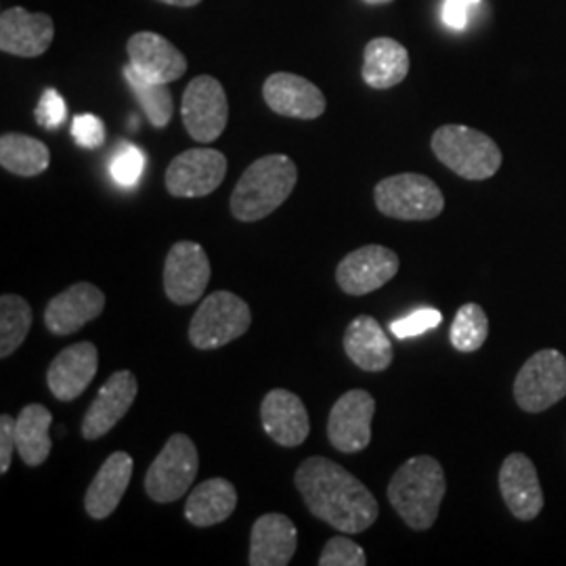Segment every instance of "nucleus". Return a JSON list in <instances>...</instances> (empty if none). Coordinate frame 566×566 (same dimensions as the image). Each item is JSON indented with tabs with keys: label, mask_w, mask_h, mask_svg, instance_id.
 I'll return each mask as SVG.
<instances>
[{
	"label": "nucleus",
	"mask_w": 566,
	"mask_h": 566,
	"mask_svg": "<svg viewBox=\"0 0 566 566\" xmlns=\"http://www.w3.org/2000/svg\"><path fill=\"white\" fill-rule=\"evenodd\" d=\"M200 470L198 447L187 434H172L145 474V491L158 504H172L191 489Z\"/></svg>",
	"instance_id": "7"
},
{
	"label": "nucleus",
	"mask_w": 566,
	"mask_h": 566,
	"mask_svg": "<svg viewBox=\"0 0 566 566\" xmlns=\"http://www.w3.org/2000/svg\"><path fill=\"white\" fill-rule=\"evenodd\" d=\"M308 512L325 525L357 535L378 521L380 506L374 493L343 465L313 455L298 465L294 476Z\"/></svg>",
	"instance_id": "1"
},
{
	"label": "nucleus",
	"mask_w": 566,
	"mask_h": 566,
	"mask_svg": "<svg viewBox=\"0 0 566 566\" xmlns=\"http://www.w3.org/2000/svg\"><path fill=\"white\" fill-rule=\"evenodd\" d=\"M133 468L135 462L126 451H116L103 462L84 497V507L91 518L103 521L116 512L126 489L130 485Z\"/></svg>",
	"instance_id": "23"
},
{
	"label": "nucleus",
	"mask_w": 566,
	"mask_h": 566,
	"mask_svg": "<svg viewBox=\"0 0 566 566\" xmlns=\"http://www.w3.org/2000/svg\"><path fill=\"white\" fill-rule=\"evenodd\" d=\"M374 202L385 217L397 221H432L446 208L439 185L416 172L382 179L374 189Z\"/></svg>",
	"instance_id": "5"
},
{
	"label": "nucleus",
	"mask_w": 566,
	"mask_h": 566,
	"mask_svg": "<svg viewBox=\"0 0 566 566\" xmlns=\"http://www.w3.org/2000/svg\"><path fill=\"white\" fill-rule=\"evenodd\" d=\"M0 164L11 175L39 177L51 164V151L41 139L7 133L0 137Z\"/></svg>",
	"instance_id": "28"
},
{
	"label": "nucleus",
	"mask_w": 566,
	"mask_h": 566,
	"mask_svg": "<svg viewBox=\"0 0 566 566\" xmlns=\"http://www.w3.org/2000/svg\"><path fill=\"white\" fill-rule=\"evenodd\" d=\"M126 53L130 65L149 81L170 84L187 72V60L181 51L156 32L133 34L126 44Z\"/></svg>",
	"instance_id": "21"
},
{
	"label": "nucleus",
	"mask_w": 566,
	"mask_h": 566,
	"mask_svg": "<svg viewBox=\"0 0 566 566\" xmlns=\"http://www.w3.org/2000/svg\"><path fill=\"white\" fill-rule=\"evenodd\" d=\"M344 353L346 357L364 371H385L392 364V344L388 340L385 329L371 317H355L344 332Z\"/></svg>",
	"instance_id": "24"
},
{
	"label": "nucleus",
	"mask_w": 566,
	"mask_h": 566,
	"mask_svg": "<svg viewBox=\"0 0 566 566\" xmlns=\"http://www.w3.org/2000/svg\"><path fill=\"white\" fill-rule=\"evenodd\" d=\"M566 397V357L556 348L537 350L514 380V401L526 413H542Z\"/></svg>",
	"instance_id": "8"
},
{
	"label": "nucleus",
	"mask_w": 566,
	"mask_h": 566,
	"mask_svg": "<svg viewBox=\"0 0 566 566\" xmlns=\"http://www.w3.org/2000/svg\"><path fill=\"white\" fill-rule=\"evenodd\" d=\"M105 308V294L97 285L78 282L51 298L44 311V325L55 336H70L97 319Z\"/></svg>",
	"instance_id": "17"
},
{
	"label": "nucleus",
	"mask_w": 566,
	"mask_h": 566,
	"mask_svg": "<svg viewBox=\"0 0 566 566\" xmlns=\"http://www.w3.org/2000/svg\"><path fill=\"white\" fill-rule=\"evenodd\" d=\"M51 424L53 413L44 405H25L21 409L20 418L15 420V441L23 464L36 468L49 460L53 449L49 434Z\"/></svg>",
	"instance_id": "27"
},
{
	"label": "nucleus",
	"mask_w": 566,
	"mask_h": 566,
	"mask_svg": "<svg viewBox=\"0 0 566 566\" xmlns=\"http://www.w3.org/2000/svg\"><path fill=\"white\" fill-rule=\"evenodd\" d=\"M430 147L437 160L465 181H485L497 175L504 156L489 135L464 124H446L434 130Z\"/></svg>",
	"instance_id": "4"
},
{
	"label": "nucleus",
	"mask_w": 566,
	"mask_h": 566,
	"mask_svg": "<svg viewBox=\"0 0 566 566\" xmlns=\"http://www.w3.org/2000/svg\"><path fill=\"white\" fill-rule=\"evenodd\" d=\"M65 114H67V109H65L63 97H61L55 88H46V91L42 93L36 112H34L36 122L41 124L42 128L53 130V128H57V126L63 124Z\"/></svg>",
	"instance_id": "36"
},
{
	"label": "nucleus",
	"mask_w": 566,
	"mask_h": 566,
	"mask_svg": "<svg viewBox=\"0 0 566 566\" xmlns=\"http://www.w3.org/2000/svg\"><path fill=\"white\" fill-rule=\"evenodd\" d=\"M296 181L298 168L287 156H264L243 170L231 196V214L242 223L266 219L290 198Z\"/></svg>",
	"instance_id": "3"
},
{
	"label": "nucleus",
	"mask_w": 566,
	"mask_h": 566,
	"mask_svg": "<svg viewBox=\"0 0 566 566\" xmlns=\"http://www.w3.org/2000/svg\"><path fill=\"white\" fill-rule=\"evenodd\" d=\"M409 53L401 42L380 36L367 42L364 53L365 84L376 91H388L407 78Z\"/></svg>",
	"instance_id": "25"
},
{
	"label": "nucleus",
	"mask_w": 566,
	"mask_h": 566,
	"mask_svg": "<svg viewBox=\"0 0 566 566\" xmlns=\"http://www.w3.org/2000/svg\"><path fill=\"white\" fill-rule=\"evenodd\" d=\"M122 74L126 78V84L130 86L135 99L142 105L143 114L149 124L156 128L168 126V122L172 120V114H175V103H172V93L168 84L145 78L142 72H137L130 63L124 65Z\"/></svg>",
	"instance_id": "29"
},
{
	"label": "nucleus",
	"mask_w": 566,
	"mask_h": 566,
	"mask_svg": "<svg viewBox=\"0 0 566 566\" xmlns=\"http://www.w3.org/2000/svg\"><path fill=\"white\" fill-rule=\"evenodd\" d=\"M446 493V470L430 455L407 460L388 483L390 506L413 531H428L437 523Z\"/></svg>",
	"instance_id": "2"
},
{
	"label": "nucleus",
	"mask_w": 566,
	"mask_h": 566,
	"mask_svg": "<svg viewBox=\"0 0 566 566\" xmlns=\"http://www.w3.org/2000/svg\"><path fill=\"white\" fill-rule=\"evenodd\" d=\"M55 39V23L46 13L11 7L0 15V51L15 57H41Z\"/></svg>",
	"instance_id": "16"
},
{
	"label": "nucleus",
	"mask_w": 566,
	"mask_h": 566,
	"mask_svg": "<svg viewBox=\"0 0 566 566\" xmlns=\"http://www.w3.org/2000/svg\"><path fill=\"white\" fill-rule=\"evenodd\" d=\"M399 264L390 248L369 243L344 256L336 269V282L344 294L365 296L390 282L399 273Z\"/></svg>",
	"instance_id": "13"
},
{
	"label": "nucleus",
	"mask_w": 566,
	"mask_h": 566,
	"mask_svg": "<svg viewBox=\"0 0 566 566\" xmlns=\"http://www.w3.org/2000/svg\"><path fill=\"white\" fill-rule=\"evenodd\" d=\"M181 118L193 142H217L229 120L223 84L212 76H198L189 82L182 93Z\"/></svg>",
	"instance_id": "9"
},
{
	"label": "nucleus",
	"mask_w": 566,
	"mask_h": 566,
	"mask_svg": "<svg viewBox=\"0 0 566 566\" xmlns=\"http://www.w3.org/2000/svg\"><path fill=\"white\" fill-rule=\"evenodd\" d=\"M376 399L361 388L348 390L334 403L327 418V441L340 453H361L371 443Z\"/></svg>",
	"instance_id": "11"
},
{
	"label": "nucleus",
	"mask_w": 566,
	"mask_h": 566,
	"mask_svg": "<svg viewBox=\"0 0 566 566\" xmlns=\"http://www.w3.org/2000/svg\"><path fill=\"white\" fill-rule=\"evenodd\" d=\"M158 2H164V4H170V7H196V4H200L202 0H158Z\"/></svg>",
	"instance_id": "39"
},
{
	"label": "nucleus",
	"mask_w": 566,
	"mask_h": 566,
	"mask_svg": "<svg viewBox=\"0 0 566 566\" xmlns=\"http://www.w3.org/2000/svg\"><path fill=\"white\" fill-rule=\"evenodd\" d=\"M32 327V306L18 294L0 298V357L7 359L20 348Z\"/></svg>",
	"instance_id": "30"
},
{
	"label": "nucleus",
	"mask_w": 566,
	"mask_h": 566,
	"mask_svg": "<svg viewBox=\"0 0 566 566\" xmlns=\"http://www.w3.org/2000/svg\"><path fill=\"white\" fill-rule=\"evenodd\" d=\"M441 322H443L441 311H437V308H420V311H413L411 315H407L403 319L392 322L390 324V332L399 340H407V338H413V336H422L428 329H434Z\"/></svg>",
	"instance_id": "34"
},
{
	"label": "nucleus",
	"mask_w": 566,
	"mask_h": 566,
	"mask_svg": "<svg viewBox=\"0 0 566 566\" xmlns=\"http://www.w3.org/2000/svg\"><path fill=\"white\" fill-rule=\"evenodd\" d=\"M298 547V531L285 514H264L250 535L248 563L252 566H285Z\"/></svg>",
	"instance_id": "22"
},
{
	"label": "nucleus",
	"mask_w": 566,
	"mask_h": 566,
	"mask_svg": "<svg viewBox=\"0 0 566 566\" xmlns=\"http://www.w3.org/2000/svg\"><path fill=\"white\" fill-rule=\"evenodd\" d=\"M227 158L217 149L198 147L179 154L166 170V189L175 198H203L224 181Z\"/></svg>",
	"instance_id": "10"
},
{
	"label": "nucleus",
	"mask_w": 566,
	"mask_h": 566,
	"mask_svg": "<svg viewBox=\"0 0 566 566\" xmlns=\"http://www.w3.org/2000/svg\"><path fill=\"white\" fill-rule=\"evenodd\" d=\"M15 449H18L15 420L9 413H2L0 416V474L9 472Z\"/></svg>",
	"instance_id": "37"
},
{
	"label": "nucleus",
	"mask_w": 566,
	"mask_h": 566,
	"mask_svg": "<svg viewBox=\"0 0 566 566\" xmlns=\"http://www.w3.org/2000/svg\"><path fill=\"white\" fill-rule=\"evenodd\" d=\"M72 137L84 149H97L105 142V126L102 118L93 114H81L72 122Z\"/></svg>",
	"instance_id": "35"
},
{
	"label": "nucleus",
	"mask_w": 566,
	"mask_h": 566,
	"mask_svg": "<svg viewBox=\"0 0 566 566\" xmlns=\"http://www.w3.org/2000/svg\"><path fill=\"white\" fill-rule=\"evenodd\" d=\"M481 0H446L443 7V21L453 30H464L468 23L470 9L476 7Z\"/></svg>",
	"instance_id": "38"
},
{
	"label": "nucleus",
	"mask_w": 566,
	"mask_h": 566,
	"mask_svg": "<svg viewBox=\"0 0 566 566\" xmlns=\"http://www.w3.org/2000/svg\"><path fill=\"white\" fill-rule=\"evenodd\" d=\"M250 324L252 311L243 298L227 290L214 292L198 306L189 324V340L200 350L221 348L242 338Z\"/></svg>",
	"instance_id": "6"
},
{
	"label": "nucleus",
	"mask_w": 566,
	"mask_h": 566,
	"mask_svg": "<svg viewBox=\"0 0 566 566\" xmlns=\"http://www.w3.org/2000/svg\"><path fill=\"white\" fill-rule=\"evenodd\" d=\"M264 103L280 116L296 120H315L324 116V93L298 74L275 72L263 84Z\"/></svg>",
	"instance_id": "18"
},
{
	"label": "nucleus",
	"mask_w": 566,
	"mask_h": 566,
	"mask_svg": "<svg viewBox=\"0 0 566 566\" xmlns=\"http://www.w3.org/2000/svg\"><path fill=\"white\" fill-rule=\"evenodd\" d=\"M210 259L200 243L177 242L164 263V292L170 303H198L210 283Z\"/></svg>",
	"instance_id": "12"
},
{
	"label": "nucleus",
	"mask_w": 566,
	"mask_h": 566,
	"mask_svg": "<svg viewBox=\"0 0 566 566\" xmlns=\"http://www.w3.org/2000/svg\"><path fill=\"white\" fill-rule=\"evenodd\" d=\"M365 549L344 535L332 537L319 556V566H365Z\"/></svg>",
	"instance_id": "33"
},
{
	"label": "nucleus",
	"mask_w": 566,
	"mask_h": 566,
	"mask_svg": "<svg viewBox=\"0 0 566 566\" xmlns=\"http://www.w3.org/2000/svg\"><path fill=\"white\" fill-rule=\"evenodd\" d=\"M137 392H139V380L133 371L120 369L112 374L82 420V437L86 441H97L109 430H114L135 403Z\"/></svg>",
	"instance_id": "14"
},
{
	"label": "nucleus",
	"mask_w": 566,
	"mask_h": 566,
	"mask_svg": "<svg viewBox=\"0 0 566 566\" xmlns=\"http://www.w3.org/2000/svg\"><path fill=\"white\" fill-rule=\"evenodd\" d=\"M261 420L271 441L282 447H301L311 432L303 399L285 388H273L264 395Z\"/></svg>",
	"instance_id": "20"
},
{
	"label": "nucleus",
	"mask_w": 566,
	"mask_h": 566,
	"mask_svg": "<svg viewBox=\"0 0 566 566\" xmlns=\"http://www.w3.org/2000/svg\"><path fill=\"white\" fill-rule=\"evenodd\" d=\"M365 4H388L392 0H364Z\"/></svg>",
	"instance_id": "40"
},
{
	"label": "nucleus",
	"mask_w": 566,
	"mask_h": 566,
	"mask_svg": "<svg viewBox=\"0 0 566 566\" xmlns=\"http://www.w3.org/2000/svg\"><path fill=\"white\" fill-rule=\"evenodd\" d=\"M489 317L483 306L476 303L462 304L449 329V340L460 353H474L486 343Z\"/></svg>",
	"instance_id": "31"
},
{
	"label": "nucleus",
	"mask_w": 566,
	"mask_h": 566,
	"mask_svg": "<svg viewBox=\"0 0 566 566\" xmlns=\"http://www.w3.org/2000/svg\"><path fill=\"white\" fill-rule=\"evenodd\" d=\"M143 170H145V154L130 143L122 145L109 163V175L122 187H135L142 181Z\"/></svg>",
	"instance_id": "32"
},
{
	"label": "nucleus",
	"mask_w": 566,
	"mask_h": 566,
	"mask_svg": "<svg viewBox=\"0 0 566 566\" xmlns=\"http://www.w3.org/2000/svg\"><path fill=\"white\" fill-rule=\"evenodd\" d=\"M238 507V489L227 479H210L196 486L185 504V516L193 526L224 523Z\"/></svg>",
	"instance_id": "26"
},
{
	"label": "nucleus",
	"mask_w": 566,
	"mask_h": 566,
	"mask_svg": "<svg viewBox=\"0 0 566 566\" xmlns=\"http://www.w3.org/2000/svg\"><path fill=\"white\" fill-rule=\"evenodd\" d=\"M500 491L514 518L531 523L544 510V489L537 468L525 453H510L500 468Z\"/></svg>",
	"instance_id": "15"
},
{
	"label": "nucleus",
	"mask_w": 566,
	"mask_h": 566,
	"mask_svg": "<svg viewBox=\"0 0 566 566\" xmlns=\"http://www.w3.org/2000/svg\"><path fill=\"white\" fill-rule=\"evenodd\" d=\"M99 369V350L93 343H78L63 348L46 369V385L63 403L76 401L95 380Z\"/></svg>",
	"instance_id": "19"
}]
</instances>
